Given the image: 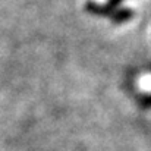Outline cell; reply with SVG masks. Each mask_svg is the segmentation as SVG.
I'll use <instances>...</instances> for the list:
<instances>
[{"label": "cell", "instance_id": "cell-2", "mask_svg": "<svg viewBox=\"0 0 151 151\" xmlns=\"http://www.w3.org/2000/svg\"><path fill=\"white\" fill-rule=\"evenodd\" d=\"M134 16V12L131 9H126V7H119L113 12L111 15V19L114 24H123L126 21H129L131 18Z\"/></svg>", "mask_w": 151, "mask_h": 151}, {"label": "cell", "instance_id": "cell-1", "mask_svg": "<svg viewBox=\"0 0 151 151\" xmlns=\"http://www.w3.org/2000/svg\"><path fill=\"white\" fill-rule=\"evenodd\" d=\"M123 0H109L106 4H97V3H93V1H88L87 3V10L90 13H94V15H113V12L116 9H119L117 6L122 3Z\"/></svg>", "mask_w": 151, "mask_h": 151}]
</instances>
